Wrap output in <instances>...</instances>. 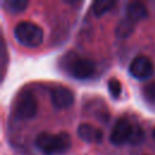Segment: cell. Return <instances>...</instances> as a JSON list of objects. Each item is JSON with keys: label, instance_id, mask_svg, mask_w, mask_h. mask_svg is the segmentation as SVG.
Instances as JSON below:
<instances>
[{"label": "cell", "instance_id": "cell-4", "mask_svg": "<svg viewBox=\"0 0 155 155\" xmlns=\"http://www.w3.org/2000/svg\"><path fill=\"white\" fill-rule=\"evenodd\" d=\"M38 111V103L34 94L29 91H23L16 104V113L23 120H29L35 116Z\"/></svg>", "mask_w": 155, "mask_h": 155}, {"label": "cell", "instance_id": "cell-11", "mask_svg": "<svg viewBox=\"0 0 155 155\" xmlns=\"http://www.w3.org/2000/svg\"><path fill=\"white\" fill-rule=\"evenodd\" d=\"M1 5L4 10L10 13H18V12H22L28 6V1L27 0H4Z\"/></svg>", "mask_w": 155, "mask_h": 155}, {"label": "cell", "instance_id": "cell-5", "mask_svg": "<svg viewBox=\"0 0 155 155\" xmlns=\"http://www.w3.org/2000/svg\"><path fill=\"white\" fill-rule=\"evenodd\" d=\"M130 74L138 80H147L154 74V64L147 56H137L128 67Z\"/></svg>", "mask_w": 155, "mask_h": 155}, {"label": "cell", "instance_id": "cell-3", "mask_svg": "<svg viewBox=\"0 0 155 155\" xmlns=\"http://www.w3.org/2000/svg\"><path fill=\"white\" fill-rule=\"evenodd\" d=\"M69 74L75 79H87L96 71V64L93 61L81 57H75L67 65Z\"/></svg>", "mask_w": 155, "mask_h": 155}, {"label": "cell", "instance_id": "cell-16", "mask_svg": "<svg viewBox=\"0 0 155 155\" xmlns=\"http://www.w3.org/2000/svg\"><path fill=\"white\" fill-rule=\"evenodd\" d=\"M153 137H154V139H155V128H154V131H153Z\"/></svg>", "mask_w": 155, "mask_h": 155}, {"label": "cell", "instance_id": "cell-6", "mask_svg": "<svg viewBox=\"0 0 155 155\" xmlns=\"http://www.w3.org/2000/svg\"><path fill=\"white\" fill-rule=\"evenodd\" d=\"M51 102L54 108L57 109H65L69 108L74 103V92L64 86L53 87L50 92Z\"/></svg>", "mask_w": 155, "mask_h": 155}, {"label": "cell", "instance_id": "cell-15", "mask_svg": "<svg viewBox=\"0 0 155 155\" xmlns=\"http://www.w3.org/2000/svg\"><path fill=\"white\" fill-rule=\"evenodd\" d=\"M144 94L145 98L150 102H155V82H151L145 86L144 88Z\"/></svg>", "mask_w": 155, "mask_h": 155}, {"label": "cell", "instance_id": "cell-10", "mask_svg": "<svg viewBox=\"0 0 155 155\" xmlns=\"http://www.w3.org/2000/svg\"><path fill=\"white\" fill-rule=\"evenodd\" d=\"M134 25H136V23H133L127 17L120 19V22L115 27V35H116V38L125 39V38L130 36L133 33V30H134Z\"/></svg>", "mask_w": 155, "mask_h": 155}, {"label": "cell", "instance_id": "cell-2", "mask_svg": "<svg viewBox=\"0 0 155 155\" xmlns=\"http://www.w3.org/2000/svg\"><path fill=\"white\" fill-rule=\"evenodd\" d=\"M16 40L25 47H38L42 42L44 33L42 29L29 21L19 22L13 30Z\"/></svg>", "mask_w": 155, "mask_h": 155}, {"label": "cell", "instance_id": "cell-1", "mask_svg": "<svg viewBox=\"0 0 155 155\" xmlns=\"http://www.w3.org/2000/svg\"><path fill=\"white\" fill-rule=\"evenodd\" d=\"M35 145L44 155H62L70 149L71 138L67 132H41L35 138Z\"/></svg>", "mask_w": 155, "mask_h": 155}, {"label": "cell", "instance_id": "cell-9", "mask_svg": "<svg viewBox=\"0 0 155 155\" xmlns=\"http://www.w3.org/2000/svg\"><path fill=\"white\" fill-rule=\"evenodd\" d=\"M147 16H148V11L142 2L132 1L126 7V17L128 19H131L133 23H137V22L144 19Z\"/></svg>", "mask_w": 155, "mask_h": 155}, {"label": "cell", "instance_id": "cell-7", "mask_svg": "<svg viewBox=\"0 0 155 155\" xmlns=\"http://www.w3.org/2000/svg\"><path fill=\"white\" fill-rule=\"evenodd\" d=\"M132 132V125L124 117L119 119L110 133V142L115 145H121L125 143H128L130 136Z\"/></svg>", "mask_w": 155, "mask_h": 155}, {"label": "cell", "instance_id": "cell-14", "mask_svg": "<svg viewBox=\"0 0 155 155\" xmlns=\"http://www.w3.org/2000/svg\"><path fill=\"white\" fill-rule=\"evenodd\" d=\"M108 90H109V93L114 98H117L120 96V93H121V82L116 78L109 79V81H108Z\"/></svg>", "mask_w": 155, "mask_h": 155}, {"label": "cell", "instance_id": "cell-13", "mask_svg": "<svg viewBox=\"0 0 155 155\" xmlns=\"http://www.w3.org/2000/svg\"><path fill=\"white\" fill-rule=\"evenodd\" d=\"M143 139H144V132H143V130L140 128V126H138V125H132V132H131L128 143H130V144H133V145H137V144L142 143Z\"/></svg>", "mask_w": 155, "mask_h": 155}, {"label": "cell", "instance_id": "cell-8", "mask_svg": "<svg viewBox=\"0 0 155 155\" xmlns=\"http://www.w3.org/2000/svg\"><path fill=\"white\" fill-rule=\"evenodd\" d=\"M78 136L86 143H101L103 139V132L90 124H81L78 130Z\"/></svg>", "mask_w": 155, "mask_h": 155}, {"label": "cell", "instance_id": "cell-12", "mask_svg": "<svg viewBox=\"0 0 155 155\" xmlns=\"http://www.w3.org/2000/svg\"><path fill=\"white\" fill-rule=\"evenodd\" d=\"M114 5H115V1L113 0H98L92 4V12L94 16L101 17L107 12H109Z\"/></svg>", "mask_w": 155, "mask_h": 155}]
</instances>
